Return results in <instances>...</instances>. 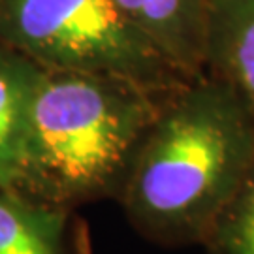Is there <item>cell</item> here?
<instances>
[{
    "mask_svg": "<svg viewBox=\"0 0 254 254\" xmlns=\"http://www.w3.org/2000/svg\"><path fill=\"white\" fill-rule=\"evenodd\" d=\"M253 162L254 106L201 73L164 96L119 205L154 245H201Z\"/></svg>",
    "mask_w": 254,
    "mask_h": 254,
    "instance_id": "6da1fadb",
    "label": "cell"
},
{
    "mask_svg": "<svg viewBox=\"0 0 254 254\" xmlns=\"http://www.w3.org/2000/svg\"><path fill=\"white\" fill-rule=\"evenodd\" d=\"M166 94L111 75L44 70L11 192L59 211L119 201Z\"/></svg>",
    "mask_w": 254,
    "mask_h": 254,
    "instance_id": "7a4b0ae2",
    "label": "cell"
},
{
    "mask_svg": "<svg viewBox=\"0 0 254 254\" xmlns=\"http://www.w3.org/2000/svg\"><path fill=\"white\" fill-rule=\"evenodd\" d=\"M0 44L47 72L111 75L154 92L192 79L130 23L115 0H0Z\"/></svg>",
    "mask_w": 254,
    "mask_h": 254,
    "instance_id": "3957f363",
    "label": "cell"
},
{
    "mask_svg": "<svg viewBox=\"0 0 254 254\" xmlns=\"http://www.w3.org/2000/svg\"><path fill=\"white\" fill-rule=\"evenodd\" d=\"M130 23L189 77L203 73L211 0H115Z\"/></svg>",
    "mask_w": 254,
    "mask_h": 254,
    "instance_id": "277c9868",
    "label": "cell"
},
{
    "mask_svg": "<svg viewBox=\"0 0 254 254\" xmlns=\"http://www.w3.org/2000/svg\"><path fill=\"white\" fill-rule=\"evenodd\" d=\"M0 254H89V241L73 211L0 190Z\"/></svg>",
    "mask_w": 254,
    "mask_h": 254,
    "instance_id": "5b68a950",
    "label": "cell"
},
{
    "mask_svg": "<svg viewBox=\"0 0 254 254\" xmlns=\"http://www.w3.org/2000/svg\"><path fill=\"white\" fill-rule=\"evenodd\" d=\"M203 73L228 83L254 106V0H211Z\"/></svg>",
    "mask_w": 254,
    "mask_h": 254,
    "instance_id": "8992f818",
    "label": "cell"
},
{
    "mask_svg": "<svg viewBox=\"0 0 254 254\" xmlns=\"http://www.w3.org/2000/svg\"><path fill=\"white\" fill-rule=\"evenodd\" d=\"M44 70L0 44V190H13L32 100Z\"/></svg>",
    "mask_w": 254,
    "mask_h": 254,
    "instance_id": "52a82bcc",
    "label": "cell"
},
{
    "mask_svg": "<svg viewBox=\"0 0 254 254\" xmlns=\"http://www.w3.org/2000/svg\"><path fill=\"white\" fill-rule=\"evenodd\" d=\"M201 247L207 254H254V162Z\"/></svg>",
    "mask_w": 254,
    "mask_h": 254,
    "instance_id": "ba28073f",
    "label": "cell"
}]
</instances>
